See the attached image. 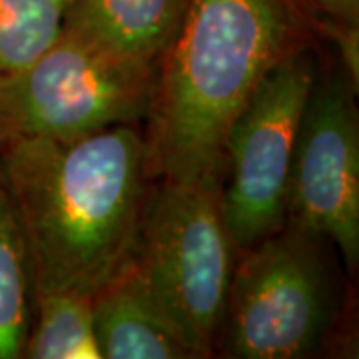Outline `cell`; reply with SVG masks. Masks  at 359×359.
<instances>
[{
    "label": "cell",
    "instance_id": "obj_12",
    "mask_svg": "<svg viewBox=\"0 0 359 359\" xmlns=\"http://www.w3.org/2000/svg\"><path fill=\"white\" fill-rule=\"evenodd\" d=\"M68 0H0V78L36 60L62 32Z\"/></svg>",
    "mask_w": 359,
    "mask_h": 359
},
{
    "label": "cell",
    "instance_id": "obj_7",
    "mask_svg": "<svg viewBox=\"0 0 359 359\" xmlns=\"http://www.w3.org/2000/svg\"><path fill=\"white\" fill-rule=\"evenodd\" d=\"M287 219L330 240L347 271H358L359 120L351 82L341 74H318L309 90L295 136Z\"/></svg>",
    "mask_w": 359,
    "mask_h": 359
},
{
    "label": "cell",
    "instance_id": "obj_6",
    "mask_svg": "<svg viewBox=\"0 0 359 359\" xmlns=\"http://www.w3.org/2000/svg\"><path fill=\"white\" fill-rule=\"evenodd\" d=\"M318 74L308 46L295 48L262 78L228 130L222 205L238 252L287 222L295 136Z\"/></svg>",
    "mask_w": 359,
    "mask_h": 359
},
{
    "label": "cell",
    "instance_id": "obj_9",
    "mask_svg": "<svg viewBox=\"0 0 359 359\" xmlns=\"http://www.w3.org/2000/svg\"><path fill=\"white\" fill-rule=\"evenodd\" d=\"M92 321L102 359H196L124 269L92 295Z\"/></svg>",
    "mask_w": 359,
    "mask_h": 359
},
{
    "label": "cell",
    "instance_id": "obj_10",
    "mask_svg": "<svg viewBox=\"0 0 359 359\" xmlns=\"http://www.w3.org/2000/svg\"><path fill=\"white\" fill-rule=\"evenodd\" d=\"M34 311L25 231L0 166V359H20Z\"/></svg>",
    "mask_w": 359,
    "mask_h": 359
},
{
    "label": "cell",
    "instance_id": "obj_2",
    "mask_svg": "<svg viewBox=\"0 0 359 359\" xmlns=\"http://www.w3.org/2000/svg\"><path fill=\"white\" fill-rule=\"evenodd\" d=\"M294 0H190L156 68L146 136L150 174L224 176V142L262 78L306 44Z\"/></svg>",
    "mask_w": 359,
    "mask_h": 359
},
{
    "label": "cell",
    "instance_id": "obj_4",
    "mask_svg": "<svg viewBox=\"0 0 359 359\" xmlns=\"http://www.w3.org/2000/svg\"><path fill=\"white\" fill-rule=\"evenodd\" d=\"M323 240L287 219L242 250L216 341L222 355L299 359L320 349L337 308Z\"/></svg>",
    "mask_w": 359,
    "mask_h": 359
},
{
    "label": "cell",
    "instance_id": "obj_13",
    "mask_svg": "<svg viewBox=\"0 0 359 359\" xmlns=\"http://www.w3.org/2000/svg\"><path fill=\"white\" fill-rule=\"evenodd\" d=\"M309 26L327 34L341 48L347 72L358 78L359 0H294Z\"/></svg>",
    "mask_w": 359,
    "mask_h": 359
},
{
    "label": "cell",
    "instance_id": "obj_8",
    "mask_svg": "<svg viewBox=\"0 0 359 359\" xmlns=\"http://www.w3.org/2000/svg\"><path fill=\"white\" fill-rule=\"evenodd\" d=\"M190 0H68L62 32L120 62L158 68Z\"/></svg>",
    "mask_w": 359,
    "mask_h": 359
},
{
    "label": "cell",
    "instance_id": "obj_3",
    "mask_svg": "<svg viewBox=\"0 0 359 359\" xmlns=\"http://www.w3.org/2000/svg\"><path fill=\"white\" fill-rule=\"evenodd\" d=\"M222 180H162L144 204L124 268L196 358L216 351L238 252L224 216Z\"/></svg>",
    "mask_w": 359,
    "mask_h": 359
},
{
    "label": "cell",
    "instance_id": "obj_5",
    "mask_svg": "<svg viewBox=\"0 0 359 359\" xmlns=\"http://www.w3.org/2000/svg\"><path fill=\"white\" fill-rule=\"evenodd\" d=\"M154 68L120 62L60 32L36 60L0 78V148L72 140L148 116Z\"/></svg>",
    "mask_w": 359,
    "mask_h": 359
},
{
    "label": "cell",
    "instance_id": "obj_1",
    "mask_svg": "<svg viewBox=\"0 0 359 359\" xmlns=\"http://www.w3.org/2000/svg\"><path fill=\"white\" fill-rule=\"evenodd\" d=\"M36 292L94 295L128 264L150 158L146 136L118 124L72 140L0 148Z\"/></svg>",
    "mask_w": 359,
    "mask_h": 359
},
{
    "label": "cell",
    "instance_id": "obj_11",
    "mask_svg": "<svg viewBox=\"0 0 359 359\" xmlns=\"http://www.w3.org/2000/svg\"><path fill=\"white\" fill-rule=\"evenodd\" d=\"M26 359H102L94 337L92 295L36 292Z\"/></svg>",
    "mask_w": 359,
    "mask_h": 359
}]
</instances>
